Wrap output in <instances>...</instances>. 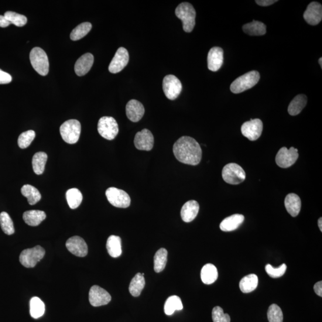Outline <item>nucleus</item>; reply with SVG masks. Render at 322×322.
Returning a JSON list of instances; mask_svg holds the SVG:
<instances>
[{
    "mask_svg": "<svg viewBox=\"0 0 322 322\" xmlns=\"http://www.w3.org/2000/svg\"><path fill=\"white\" fill-rule=\"evenodd\" d=\"M173 152L179 162L187 165L197 166L202 159L200 144L189 136H183L177 140L173 146Z\"/></svg>",
    "mask_w": 322,
    "mask_h": 322,
    "instance_id": "1",
    "label": "nucleus"
},
{
    "mask_svg": "<svg viewBox=\"0 0 322 322\" xmlns=\"http://www.w3.org/2000/svg\"><path fill=\"white\" fill-rule=\"evenodd\" d=\"M177 18L183 22V28L186 33L192 31L195 26L196 11L192 5L189 3H181L175 10Z\"/></svg>",
    "mask_w": 322,
    "mask_h": 322,
    "instance_id": "2",
    "label": "nucleus"
},
{
    "mask_svg": "<svg viewBox=\"0 0 322 322\" xmlns=\"http://www.w3.org/2000/svg\"><path fill=\"white\" fill-rule=\"evenodd\" d=\"M260 78L258 71H250L236 79L231 85V90L234 94L241 93L255 86L259 83Z\"/></svg>",
    "mask_w": 322,
    "mask_h": 322,
    "instance_id": "3",
    "label": "nucleus"
},
{
    "mask_svg": "<svg viewBox=\"0 0 322 322\" xmlns=\"http://www.w3.org/2000/svg\"><path fill=\"white\" fill-rule=\"evenodd\" d=\"M30 61L37 73L46 76L49 71V58L45 51L40 47H35L30 51Z\"/></svg>",
    "mask_w": 322,
    "mask_h": 322,
    "instance_id": "4",
    "label": "nucleus"
},
{
    "mask_svg": "<svg viewBox=\"0 0 322 322\" xmlns=\"http://www.w3.org/2000/svg\"><path fill=\"white\" fill-rule=\"evenodd\" d=\"M81 130V124L78 120L70 119L60 126V133L65 142L75 144L80 139Z\"/></svg>",
    "mask_w": 322,
    "mask_h": 322,
    "instance_id": "5",
    "label": "nucleus"
},
{
    "mask_svg": "<svg viewBox=\"0 0 322 322\" xmlns=\"http://www.w3.org/2000/svg\"><path fill=\"white\" fill-rule=\"evenodd\" d=\"M222 179L230 184H239L245 180L246 174L244 169L235 163L225 166L222 171Z\"/></svg>",
    "mask_w": 322,
    "mask_h": 322,
    "instance_id": "6",
    "label": "nucleus"
},
{
    "mask_svg": "<svg viewBox=\"0 0 322 322\" xmlns=\"http://www.w3.org/2000/svg\"><path fill=\"white\" fill-rule=\"evenodd\" d=\"M45 253V250L41 246L26 249L20 253V263L26 268H33L36 266L38 262L43 259Z\"/></svg>",
    "mask_w": 322,
    "mask_h": 322,
    "instance_id": "7",
    "label": "nucleus"
},
{
    "mask_svg": "<svg viewBox=\"0 0 322 322\" xmlns=\"http://www.w3.org/2000/svg\"><path fill=\"white\" fill-rule=\"evenodd\" d=\"M98 130L103 138L108 140H114L119 132L118 124L111 116H104L99 119Z\"/></svg>",
    "mask_w": 322,
    "mask_h": 322,
    "instance_id": "8",
    "label": "nucleus"
},
{
    "mask_svg": "<svg viewBox=\"0 0 322 322\" xmlns=\"http://www.w3.org/2000/svg\"><path fill=\"white\" fill-rule=\"evenodd\" d=\"M106 196L113 206L126 208L131 204V199L125 191L116 187H109L106 191Z\"/></svg>",
    "mask_w": 322,
    "mask_h": 322,
    "instance_id": "9",
    "label": "nucleus"
},
{
    "mask_svg": "<svg viewBox=\"0 0 322 322\" xmlns=\"http://www.w3.org/2000/svg\"><path fill=\"white\" fill-rule=\"evenodd\" d=\"M164 94L170 100H175L182 90V84L180 81L173 75H167L163 82Z\"/></svg>",
    "mask_w": 322,
    "mask_h": 322,
    "instance_id": "10",
    "label": "nucleus"
},
{
    "mask_svg": "<svg viewBox=\"0 0 322 322\" xmlns=\"http://www.w3.org/2000/svg\"><path fill=\"white\" fill-rule=\"evenodd\" d=\"M299 156L297 149L291 147L289 149H287L286 147H283L277 153L276 163L279 167L286 169L294 165Z\"/></svg>",
    "mask_w": 322,
    "mask_h": 322,
    "instance_id": "11",
    "label": "nucleus"
},
{
    "mask_svg": "<svg viewBox=\"0 0 322 322\" xmlns=\"http://www.w3.org/2000/svg\"><path fill=\"white\" fill-rule=\"evenodd\" d=\"M263 130V124L260 119H251L242 125L241 132L243 136L251 141H255L261 136Z\"/></svg>",
    "mask_w": 322,
    "mask_h": 322,
    "instance_id": "12",
    "label": "nucleus"
},
{
    "mask_svg": "<svg viewBox=\"0 0 322 322\" xmlns=\"http://www.w3.org/2000/svg\"><path fill=\"white\" fill-rule=\"evenodd\" d=\"M111 301V296L107 291L98 285L91 287L89 292V301L93 307H100L108 304Z\"/></svg>",
    "mask_w": 322,
    "mask_h": 322,
    "instance_id": "13",
    "label": "nucleus"
},
{
    "mask_svg": "<svg viewBox=\"0 0 322 322\" xmlns=\"http://www.w3.org/2000/svg\"><path fill=\"white\" fill-rule=\"evenodd\" d=\"M129 61L128 51L124 47H120L116 51L109 66V71L111 73L116 74L121 72L127 65Z\"/></svg>",
    "mask_w": 322,
    "mask_h": 322,
    "instance_id": "14",
    "label": "nucleus"
},
{
    "mask_svg": "<svg viewBox=\"0 0 322 322\" xmlns=\"http://www.w3.org/2000/svg\"><path fill=\"white\" fill-rule=\"evenodd\" d=\"M66 246L68 251L79 257H84L87 255V245L80 236H75L70 238L67 241Z\"/></svg>",
    "mask_w": 322,
    "mask_h": 322,
    "instance_id": "15",
    "label": "nucleus"
},
{
    "mask_svg": "<svg viewBox=\"0 0 322 322\" xmlns=\"http://www.w3.org/2000/svg\"><path fill=\"white\" fill-rule=\"evenodd\" d=\"M154 138L152 133L147 129H143L136 134L135 138V145L140 150L150 151L153 147Z\"/></svg>",
    "mask_w": 322,
    "mask_h": 322,
    "instance_id": "16",
    "label": "nucleus"
},
{
    "mask_svg": "<svg viewBox=\"0 0 322 322\" xmlns=\"http://www.w3.org/2000/svg\"><path fill=\"white\" fill-rule=\"evenodd\" d=\"M304 19L310 25H317L322 19V6L317 2H311L304 13Z\"/></svg>",
    "mask_w": 322,
    "mask_h": 322,
    "instance_id": "17",
    "label": "nucleus"
},
{
    "mask_svg": "<svg viewBox=\"0 0 322 322\" xmlns=\"http://www.w3.org/2000/svg\"><path fill=\"white\" fill-rule=\"evenodd\" d=\"M207 61L209 70L216 72L220 70L223 64V50L218 47H212L209 51Z\"/></svg>",
    "mask_w": 322,
    "mask_h": 322,
    "instance_id": "18",
    "label": "nucleus"
},
{
    "mask_svg": "<svg viewBox=\"0 0 322 322\" xmlns=\"http://www.w3.org/2000/svg\"><path fill=\"white\" fill-rule=\"evenodd\" d=\"M145 114V108L138 101H130L126 106V114L130 121L137 122L141 119Z\"/></svg>",
    "mask_w": 322,
    "mask_h": 322,
    "instance_id": "19",
    "label": "nucleus"
},
{
    "mask_svg": "<svg viewBox=\"0 0 322 322\" xmlns=\"http://www.w3.org/2000/svg\"><path fill=\"white\" fill-rule=\"evenodd\" d=\"M94 63V56L91 53H86L81 56L75 65V72L78 76L86 75Z\"/></svg>",
    "mask_w": 322,
    "mask_h": 322,
    "instance_id": "20",
    "label": "nucleus"
},
{
    "mask_svg": "<svg viewBox=\"0 0 322 322\" xmlns=\"http://www.w3.org/2000/svg\"><path fill=\"white\" fill-rule=\"evenodd\" d=\"M199 211H200V205L197 201L194 200L187 201L181 208V218L186 222L192 221L197 217Z\"/></svg>",
    "mask_w": 322,
    "mask_h": 322,
    "instance_id": "21",
    "label": "nucleus"
},
{
    "mask_svg": "<svg viewBox=\"0 0 322 322\" xmlns=\"http://www.w3.org/2000/svg\"><path fill=\"white\" fill-rule=\"evenodd\" d=\"M245 217L242 214H234L226 218L220 225V228L223 232H232L236 230L243 222Z\"/></svg>",
    "mask_w": 322,
    "mask_h": 322,
    "instance_id": "22",
    "label": "nucleus"
},
{
    "mask_svg": "<svg viewBox=\"0 0 322 322\" xmlns=\"http://www.w3.org/2000/svg\"><path fill=\"white\" fill-rule=\"evenodd\" d=\"M285 205L287 211L291 216L297 217L301 211V199L296 194H289L285 198Z\"/></svg>",
    "mask_w": 322,
    "mask_h": 322,
    "instance_id": "23",
    "label": "nucleus"
},
{
    "mask_svg": "<svg viewBox=\"0 0 322 322\" xmlns=\"http://www.w3.org/2000/svg\"><path fill=\"white\" fill-rule=\"evenodd\" d=\"M46 218L45 212L40 210L27 211L23 214V220L30 226H39Z\"/></svg>",
    "mask_w": 322,
    "mask_h": 322,
    "instance_id": "24",
    "label": "nucleus"
},
{
    "mask_svg": "<svg viewBox=\"0 0 322 322\" xmlns=\"http://www.w3.org/2000/svg\"><path fill=\"white\" fill-rule=\"evenodd\" d=\"M218 270L214 265L212 264H207L202 269L201 277L202 281L206 285H211L217 280L218 278Z\"/></svg>",
    "mask_w": 322,
    "mask_h": 322,
    "instance_id": "25",
    "label": "nucleus"
},
{
    "mask_svg": "<svg viewBox=\"0 0 322 322\" xmlns=\"http://www.w3.org/2000/svg\"><path fill=\"white\" fill-rule=\"evenodd\" d=\"M106 248L112 257H119L122 253L121 238L115 235L109 236L106 243Z\"/></svg>",
    "mask_w": 322,
    "mask_h": 322,
    "instance_id": "26",
    "label": "nucleus"
},
{
    "mask_svg": "<svg viewBox=\"0 0 322 322\" xmlns=\"http://www.w3.org/2000/svg\"><path fill=\"white\" fill-rule=\"evenodd\" d=\"M243 30L251 36H261L266 33V25L262 22L253 20L251 23L245 24L242 26Z\"/></svg>",
    "mask_w": 322,
    "mask_h": 322,
    "instance_id": "27",
    "label": "nucleus"
},
{
    "mask_svg": "<svg viewBox=\"0 0 322 322\" xmlns=\"http://www.w3.org/2000/svg\"><path fill=\"white\" fill-rule=\"evenodd\" d=\"M307 103V98L306 95H297L290 103L287 111L292 116L299 115L306 106Z\"/></svg>",
    "mask_w": 322,
    "mask_h": 322,
    "instance_id": "28",
    "label": "nucleus"
},
{
    "mask_svg": "<svg viewBox=\"0 0 322 322\" xmlns=\"http://www.w3.org/2000/svg\"><path fill=\"white\" fill-rule=\"evenodd\" d=\"M259 284L258 276L255 274H251L242 278L239 283V287L242 293H249L257 287Z\"/></svg>",
    "mask_w": 322,
    "mask_h": 322,
    "instance_id": "29",
    "label": "nucleus"
},
{
    "mask_svg": "<svg viewBox=\"0 0 322 322\" xmlns=\"http://www.w3.org/2000/svg\"><path fill=\"white\" fill-rule=\"evenodd\" d=\"M21 193L24 197L27 198L28 203L30 205H34L39 203L42 199L39 190L36 187L29 184H25L21 188Z\"/></svg>",
    "mask_w": 322,
    "mask_h": 322,
    "instance_id": "30",
    "label": "nucleus"
},
{
    "mask_svg": "<svg viewBox=\"0 0 322 322\" xmlns=\"http://www.w3.org/2000/svg\"><path fill=\"white\" fill-rule=\"evenodd\" d=\"M145 286V279L142 273H138L130 284L129 291L133 297H139Z\"/></svg>",
    "mask_w": 322,
    "mask_h": 322,
    "instance_id": "31",
    "label": "nucleus"
},
{
    "mask_svg": "<svg viewBox=\"0 0 322 322\" xmlns=\"http://www.w3.org/2000/svg\"><path fill=\"white\" fill-rule=\"evenodd\" d=\"M47 153L43 152H37L33 158V167L34 173L37 175H41L44 173L47 160Z\"/></svg>",
    "mask_w": 322,
    "mask_h": 322,
    "instance_id": "32",
    "label": "nucleus"
},
{
    "mask_svg": "<svg viewBox=\"0 0 322 322\" xmlns=\"http://www.w3.org/2000/svg\"><path fill=\"white\" fill-rule=\"evenodd\" d=\"M45 313V304L39 297H34L30 301V314L34 318H39Z\"/></svg>",
    "mask_w": 322,
    "mask_h": 322,
    "instance_id": "33",
    "label": "nucleus"
},
{
    "mask_svg": "<svg viewBox=\"0 0 322 322\" xmlns=\"http://www.w3.org/2000/svg\"><path fill=\"white\" fill-rule=\"evenodd\" d=\"M183 306L179 297L171 296L168 299L164 306V312L167 315H172L176 311L182 310Z\"/></svg>",
    "mask_w": 322,
    "mask_h": 322,
    "instance_id": "34",
    "label": "nucleus"
},
{
    "mask_svg": "<svg viewBox=\"0 0 322 322\" xmlns=\"http://www.w3.org/2000/svg\"><path fill=\"white\" fill-rule=\"evenodd\" d=\"M66 198L68 205L71 209H76L83 201V195L76 188H73L67 191Z\"/></svg>",
    "mask_w": 322,
    "mask_h": 322,
    "instance_id": "35",
    "label": "nucleus"
},
{
    "mask_svg": "<svg viewBox=\"0 0 322 322\" xmlns=\"http://www.w3.org/2000/svg\"><path fill=\"white\" fill-rule=\"evenodd\" d=\"M168 252L165 248H160L154 256V270L156 273H160L165 269L167 262Z\"/></svg>",
    "mask_w": 322,
    "mask_h": 322,
    "instance_id": "36",
    "label": "nucleus"
},
{
    "mask_svg": "<svg viewBox=\"0 0 322 322\" xmlns=\"http://www.w3.org/2000/svg\"><path fill=\"white\" fill-rule=\"evenodd\" d=\"M92 28L91 23L90 22H84L78 25L73 30L71 33V39L73 41H77L83 39L87 35Z\"/></svg>",
    "mask_w": 322,
    "mask_h": 322,
    "instance_id": "37",
    "label": "nucleus"
},
{
    "mask_svg": "<svg viewBox=\"0 0 322 322\" xmlns=\"http://www.w3.org/2000/svg\"><path fill=\"white\" fill-rule=\"evenodd\" d=\"M0 225L5 234L11 235L15 233L14 226L11 217L6 212H2L0 214Z\"/></svg>",
    "mask_w": 322,
    "mask_h": 322,
    "instance_id": "38",
    "label": "nucleus"
},
{
    "mask_svg": "<svg viewBox=\"0 0 322 322\" xmlns=\"http://www.w3.org/2000/svg\"><path fill=\"white\" fill-rule=\"evenodd\" d=\"M4 16L10 24L12 23L18 27L25 25L28 20L26 16L13 12H7Z\"/></svg>",
    "mask_w": 322,
    "mask_h": 322,
    "instance_id": "39",
    "label": "nucleus"
},
{
    "mask_svg": "<svg viewBox=\"0 0 322 322\" xmlns=\"http://www.w3.org/2000/svg\"><path fill=\"white\" fill-rule=\"evenodd\" d=\"M267 317L269 322H283L282 311L277 305L272 304L267 311Z\"/></svg>",
    "mask_w": 322,
    "mask_h": 322,
    "instance_id": "40",
    "label": "nucleus"
},
{
    "mask_svg": "<svg viewBox=\"0 0 322 322\" xmlns=\"http://www.w3.org/2000/svg\"><path fill=\"white\" fill-rule=\"evenodd\" d=\"M36 138V133L33 130L23 132L19 137L18 143L21 149L27 148Z\"/></svg>",
    "mask_w": 322,
    "mask_h": 322,
    "instance_id": "41",
    "label": "nucleus"
},
{
    "mask_svg": "<svg viewBox=\"0 0 322 322\" xmlns=\"http://www.w3.org/2000/svg\"><path fill=\"white\" fill-rule=\"evenodd\" d=\"M212 320L214 322H231V317L227 313H224L220 307H215L212 311Z\"/></svg>",
    "mask_w": 322,
    "mask_h": 322,
    "instance_id": "42",
    "label": "nucleus"
},
{
    "mask_svg": "<svg viewBox=\"0 0 322 322\" xmlns=\"http://www.w3.org/2000/svg\"><path fill=\"white\" fill-rule=\"evenodd\" d=\"M287 266L285 264H283L277 268H274L270 265H267L266 266V271L268 275L273 278H277L282 276L285 273Z\"/></svg>",
    "mask_w": 322,
    "mask_h": 322,
    "instance_id": "43",
    "label": "nucleus"
},
{
    "mask_svg": "<svg viewBox=\"0 0 322 322\" xmlns=\"http://www.w3.org/2000/svg\"><path fill=\"white\" fill-rule=\"evenodd\" d=\"M12 81V77L9 74L0 70V84H9Z\"/></svg>",
    "mask_w": 322,
    "mask_h": 322,
    "instance_id": "44",
    "label": "nucleus"
},
{
    "mask_svg": "<svg viewBox=\"0 0 322 322\" xmlns=\"http://www.w3.org/2000/svg\"><path fill=\"white\" fill-rule=\"evenodd\" d=\"M276 0H256V4L264 7L269 6L275 4Z\"/></svg>",
    "mask_w": 322,
    "mask_h": 322,
    "instance_id": "45",
    "label": "nucleus"
},
{
    "mask_svg": "<svg viewBox=\"0 0 322 322\" xmlns=\"http://www.w3.org/2000/svg\"><path fill=\"white\" fill-rule=\"evenodd\" d=\"M314 290L315 293H316L317 296L321 297H322V282L321 281H319V282H317L315 284L314 286Z\"/></svg>",
    "mask_w": 322,
    "mask_h": 322,
    "instance_id": "46",
    "label": "nucleus"
},
{
    "mask_svg": "<svg viewBox=\"0 0 322 322\" xmlns=\"http://www.w3.org/2000/svg\"><path fill=\"white\" fill-rule=\"evenodd\" d=\"M10 25V23L5 18V16L0 15V27L6 28Z\"/></svg>",
    "mask_w": 322,
    "mask_h": 322,
    "instance_id": "47",
    "label": "nucleus"
},
{
    "mask_svg": "<svg viewBox=\"0 0 322 322\" xmlns=\"http://www.w3.org/2000/svg\"><path fill=\"white\" fill-rule=\"evenodd\" d=\"M322 218L321 217H320L319 219H318V228H319L321 232H322Z\"/></svg>",
    "mask_w": 322,
    "mask_h": 322,
    "instance_id": "48",
    "label": "nucleus"
},
{
    "mask_svg": "<svg viewBox=\"0 0 322 322\" xmlns=\"http://www.w3.org/2000/svg\"><path fill=\"white\" fill-rule=\"evenodd\" d=\"M318 63H319L320 65V67L322 68V58L320 57L319 60H318Z\"/></svg>",
    "mask_w": 322,
    "mask_h": 322,
    "instance_id": "49",
    "label": "nucleus"
}]
</instances>
